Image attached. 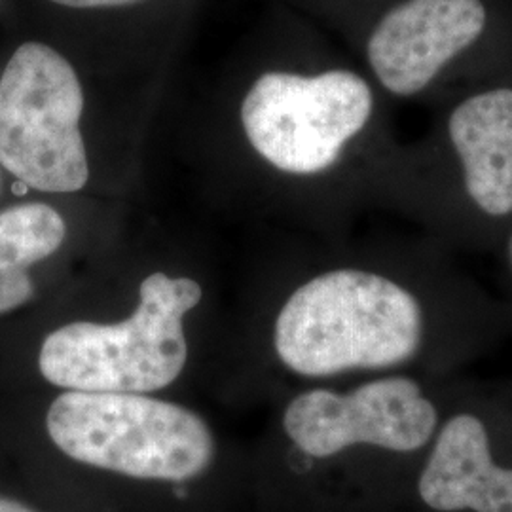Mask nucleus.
<instances>
[{
	"label": "nucleus",
	"instance_id": "obj_1",
	"mask_svg": "<svg viewBox=\"0 0 512 512\" xmlns=\"http://www.w3.org/2000/svg\"><path fill=\"white\" fill-rule=\"evenodd\" d=\"M423 340V311L397 281L334 270L298 287L277 315L281 363L306 378L410 361Z\"/></svg>",
	"mask_w": 512,
	"mask_h": 512
},
{
	"label": "nucleus",
	"instance_id": "obj_2",
	"mask_svg": "<svg viewBox=\"0 0 512 512\" xmlns=\"http://www.w3.org/2000/svg\"><path fill=\"white\" fill-rule=\"evenodd\" d=\"M190 277L143 279L135 313L122 323H67L38 349V372L65 391L147 395L173 384L186 366L184 315L202 302Z\"/></svg>",
	"mask_w": 512,
	"mask_h": 512
},
{
	"label": "nucleus",
	"instance_id": "obj_3",
	"mask_svg": "<svg viewBox=\"0 0 512 512\" xmlns=\"http://www.w3.org/2000/svg\"><path fill=\"white\" fill-rule=\"evenodd\" d=\"M46 431L67 458L141 480L184 482L215 458L196 412L139 393L65 391L46 412Z\"/></svg>",
	"mask_w": 512,
	"mask_h": 512
},
{
	"label": "nucleus",
	"instance_id": "obj_4",
	"mask_svg": "<svg viewBox=\"0 0 512 512\" xmlns=\"http://www.w3.org/2000/svg\"><path fill=\"white\" fill-rule=\"evenodd\" d=\"M73 65L42 42H25L0 78V167L46 194H73L90 179Z\"/></svg>",
	"mask_w": 512,
	"mask_h": 512
},
{
	"label": "nucleus",
	"instance_id": "obj_5",
	"mask_svg": "<svg viewBox=\"0 0 512 512\" xmlns=\"http://www.w3.org/2000/svg\"><path fill=\"white\" fill-rule=\"evenodd\" d=\"M359 74H262L241 103V124L256 152L279 171L315 175L336 164L372 114Z\"/></svg>",
	"mask_w": 512,
	"mask_h": 512
},
{
	"label": "nucleus",
	"instance_id": "obj_6",
	"mask_svg": "<svg viewBox=\"0 0 512 512\" xmlns=\"http://www.w3.org/2000/svg\"><path fill=\"white\" fill-rule=\"evenodd\" d=\"M439 423L435 404L410 378L368 382L349 393L311 389L291 401L283 429L311 458H330L357 444L391 452H416Z\"/></svg>",
	"mask_w": 512,
	"mask_h": 512
},
{
	"label": "nucleus",
	"instance_id": "obj_7",
	"mask_svg": "<svg viewBox=\"0 0 512 512\" xmlns=\"http://www.w3.org/2000/svg\"><path fill=\"white\" fill-rule=\"evenodd\" d=\"M486 27L482 0H406L368 40V61L385 90L408 97L469 48Z\"/></svg>",
	"mask_w": 512,
	"mask_h": 512
},
{
	"label": "nucleus",
	"instance_id": "obj_8",
	"mask_svg": "<svg viewBox=\"0 0 512 512\" xmlns=\"http://www.w3.org/2000/svg\"><path fill=\"white\" fill-rule=\"evenodd\" d=\"M418 492L435 511L512 512V469L495 465L486 425L458 414L440 429Z\"/></svg>",
	"mask_w": 512,
	"mask_h": 512
},
{
	"label": "nucleus",
	"instance_id": "obj_9",
	"mask_svg": "<svg viewBox=\"0 0 512 512\" xmlns=\"http://www.w3.org/2000/svg\"><path fill=\"white\" fill-rule=\"evenodd\" d=\"M448 131L471 200L488 215L512 213V90L478 93L452 112Z\"/></svg>",
	"mask_w": 512,
	"mask_h": 512
},
{
	"label": "nucleus",
	"instance_id": "obj_10",
	"mask_svg": "<svg viewBox=\"0 0 512 512\" xmlns=\"http://www.w3.org/2000/svg\"><path fill=\"white\" fill-rule=\"evenodd\" d=\"M65 238V219L48 203H19L0 211V275L44 262Z\"/></svg>",
	"mask_w": 512,
	"mask_h": 512
},
{
	"label": "nucleus",
	"instance_id": "obj_11",
	"mask_svg": "<svg viewBox=\"0 0 512 512\" xmlns=\"http://www.w3.org/2000/svg\"><path fill=\"white\" fill-rule=\"evenodd\" d=\"M37 293L29 270L0 275V315L23 308Z\"/></svg>",
	"mask_w": 512,
	"mask_h": 512
},
{
	"label": "nucleus",
	"instance_id": "obj_12",
	"mask_svg": "<svg viewBox=\"0 0 512 512\" xmlns=\"http://www.w3.org/2000/svg\"><path fill=\"white\" fill-rule=\"evenodd\" d=\"M59 6L67 8H114V6H128L143 0H52Z\"/></svg>",
	"mask_w": 512,
	"mask_h": 512
},
{
	"label": "nucleus",
	"instance_id": "obj_13",
	"mask_svg": "<svg viewBox=\"0 0 512 512\" xmlns=\"http://www.w3.org/2000/svg\"><path fill=\"white\" fill-rule=\"evenodd\" d=\"M0 512H38L35 509H31L29 505L21 503L18 499H12V497H6V495H0Z\"/></svg>",
	"mask_w": 512,
	"mask_h": 512
},
{
	"label": "nucleus",
	"instance_id": "obj_14",
	"mask_svg": "<svg viewBox=\"0 0 512 512\" xmlns=\"http://www.w3.org/2000/svg\"><path fill=\"white\" fill-rule=\"evenodd\" d=\"M509 260H511V268H512V236H511V241H509Z\"/></svg>",
	"mask_w": 512,
	"mask_h": 512
}]
</instances>
